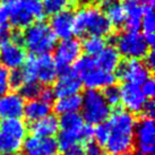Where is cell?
Listing matches in <instances>:
<instances>
[{"mask_svg": "<svg viewBox=\"0 0 155 155\" xmlns=\"http://www.w3.org/2000/svg\"><path fill=\"white\" fill-rule=\"evenodd\" d=\"M137 119L125 109L117 108L105 121L108 138L104 150L110 155H129L135 148L134 133Z\"/></svg>", "mask_w": 155, "mask_h": 155, "instance_id": "obj_1", "label": "cell"}, {"mask_svg": "<svg viewBox=\"0 0 155 155\" xmlns=\"http://www.w3.org/2000/svg\"><path fill=\"white\" fill-rule=\"evenodd\" d=\"M74 33L78 36L105 38L112 33V25L105 17L103 10L95 5L82 6L74 14Z\"/></svg>", "mask_w": 155, "mask_h": 155, "instance_id": "obj_2", "label": "cell"}, {"mask_svg": "<svg viewBox=\"0 0 155 155\" xmlns=\"http://www.w3.org/2000/svg\"><path fill=\"white\" fill-rule=\"evenodd\" d=\"M71 69L79 77L83 86L87 90L102 91L109 86L116 85V73H108L99 68L95 65L93 57L81 56Z\"/></svg>", "mask_w": 155, "mask_h": 155, "instance_id": "obj_3", "label": "cell"}, {"mask_svg": "<svg viewBox=\"0 0 155 155\" xmlns=\"http://www.w3.org/2000/svg\"><path fill=\"white\" fill-rule=\"evenodd\" d=\"M57 44V38L49 24L38 21L27 26L22 33V45L32 56L50 54Z\"/></svg>", "mask_w": 155, "mask_h": 155, "instance_id": "obj_4", "label": "cell"}, {"mask_svg": "<svg viewBox=\"0 0 155 155\" xmlns=\"http://www.w3.org/2000/svg\"><path fill=\"white\" fill-rule=\"evenodd\" d=\"M28 136V127L22 119L0 121V155H18Z\"/></svg>", "mask_w": 155, "mask_h": 155, "instance_id": "obj_5", "label": "cell"}, {"mask_svg": "<svg viewBox=\"0 0 155 155\" xmlns=\"http://www.w3.org/2000/svg\"><path fill=\"white\" fill-rule=\"evenodd\" d=\"M26 82H38L41 85H50L58 77V68L50 54L32 56L26 59L21 68Z\"/></svg>", "mask_w": 155, "mask_h": 155, "instance_id": "obj_6", "label": "cell"}, {"mask_svg": "<svg viewBox=\"0 0 155 155\" xmlns=\"http://www.w3.org/2000/svg\"><path fill=\"white\" fill-rule=\"evenodd\" d=\"M9 6L8 23L16 30H25L44 16L41 0H18Z\"/></svg>", "mask_w": 155, "mask_h": 155, "instance_id": "obj_7", "label": "cell"}, {"mask_svg": "<svg viewBox=\"0 0 155 155\" xmlns=\"http://www.w3.org/2000/svg\"><path fill=\"white\" fill-rule=\"evenodd\" d=\"M82 114L90 126H97L109 119L112 108L107 103L101 91L87 90L82 96Z\"/></svg>", "mask_w": 155, "mask_h": 155, "instance_id": "obj_8", "label": "cell"}, {"mask_svg": "<svg viewBox=\"0 0 155 155\" xmlns=\"http://www.w3.org/2000/svg\"><path fill=\"white\" fill-rule=\"evenodd\" d=\"M116 50L120 56L126 59H137L145 58L150 52V47L146 40L139 31H124L114 38Z\"/></svg>", "mask_w": 155, "mask_h": 155, "instance_id": "obj_9", "label": "cell"}, {"mask_svg": "<svg viewBox=\"0 0 155 155\" xmlns=\"http://www.w3.org/2000/svg\"><path fill=\"white\" fill-rule=\"evenodd\" d=\"M53 60L58 68V73L71 69L74 64L82 56V44L75 38L61 40L53 49Z\"/></svg>", "mask_w": 155, "mask_h": 155, "instance_id": "obj_10", "label": "cell"}, {"mask_svg": "<svg viewBox=\"0 0 155 155\" xmlns=\"http://www.w3.org/2000/svg\"><path fill=\"white\" fill-rule=\"evenodd\" d=\"M116 76L120 81L140 86L143 83L151 77V70L147 68L144 61L137 59H127L120 62L116 70Z\"/></svg>", "mask_w": 155, "mask_h": 155, "instance_id": "obj_11", "label": "cell"}, {"mask_svg": "<svg viewBox=\"0 0 155 155\" xmlns=\"http://www.w3.org/2000/svg\"><path fill=\"white\" fill-rule=\"evenodd\" d=\"M134 145L138 152L153 153L155 148V124L152 118L137 120L134 133Z\"/></svg>", "mask_w": 155, "mask_h": 155, "instance_id": "obj_12", "label": "cell"}, {"mask_svg": "<svg viewBox=\"0 0 155 155\" xmlns=\"http://www.w3.org/2000/svg\"><path fill=\"white\" fill-rule=\"evenodd\" d=\"M26 59V50L21 43L10 40L0 47V65L10 71L22 68Z\"/></svg>", "mask_w": 155, "mask_h": 155, "instance_id": "obj_13", "label": "cell"}, {"mask_svg": "<svg viewBox=\"0 0 155 155\" xmlns=\"http://www.w3.org/2000/svg\"><path fill=\"white\" fill-rule=\"evenodd\" d=\"M119 90H120V103L122 104V108L133 114L142 113L147 99L143 94L140 86L125 83L122 86L119 87Z\"/></svg>", "mask_w": 155, "mask_h": 155, "instance_id": "obj_14", "label": "cell"}, {"mask_svg": "<svg viewBox=\"0 0 155 155\" xmlns=\"http://www.w3.org/2000/svg\"><path fill=\"white\" fill-rule=\"evenodd\" d=\"M25 100L18 92L8 91L0 95V121L9 119H22Z\"/></svg>", "mask_w": 155, "mask_h": 155, "instance_id": "obj_15", "label": "cell"}, {"mask_svg": "<svg viewBox=\"0 0 155 155\" xmlns=\"http://www.w3.org/2000/svg\"><path fill=\"white\" fill-rule=\"evenodd\" d=\"M58 151L56 138L30 135L23 143V155H54Z\"/></svg>", "mask_w": 155, "mask_h": 155, "instance_id": "obj_16", "label": "cell"}, {"mask_svg": "<svg viewBox=\"0 0 155 155\" xmlns=\"http://www.w3.org/2000/svg\"><path fill=\"white\" fill-rule=\"evenodd\" d=\"M82 82L73 69L58 74V77L53 83V93L56 97H64L69 95L79 94L82 90Z\"/></svg>", "mask_w": 155, "mask_h": 155, "instance_id": "obj_17", "label": "cell"}, {"mask_svg": "<svg viewBox=\"0 0 155 155\" xmlns=\"http://www.w3.org/2000/svg\"><path fill=\"white\" fill-rule=\"evenodd\" d=\"M74 22H75L74 13L70 10H67L64 13L57 14L54 16H51L49 26L57 39L65 40L73 38V35L75 34Z\"/></svg>", "mask_w": 155, "mask_h": 155, "instance_id": "obj_18", "label": "cell"}, {"mask_svg": "<svg viewBox=\"0 0 155 155\" xmlns=\"http://www.w3.org/2000/svg\"><path fill=\"white\" fill-rule=\"evenodd\" d=\"M148 0H126L124 8L126 13V21L124 26L126 31L137 32L140 30V21H142L144 7Z\"/></svg>", "mask_w": 155, "mask_h": 155, "instance_id": "obj_19", "label": "cell"}, {"mask_svg": "<svg viewBox=\"0 0 155 155\" xmlns=\"http://www.w3.org/2000/svg\"><path fill=\"white\" fill-rule=\"evenodd\" d=\"M51 104L38 97V99L30 100V101L25 102L23 117L25 118L26 121L33 124V122L42 119L44 117L51 114Z\"/></svg>", "mask_w": 155, "mask_h": 155, "instance_id": "obj_20", "label": "cell"}, {"mask_svg": "<svg viewBox=\"0 0 155 155\" xmlns=\"http://www.w3.org/2000/svg\"><path fill=\"white\" fill-rule=\"evenodd\" d=\"M30 129L32 131V135L35 136L54 138V136L59 133V119L57 118V116L49 114L31 124Z\"/></svg>", "mask_w": 155, "mask_h": 155, "instance_id": "obj_21", "label": "cell"}, {"mask_svg": "<svg viewBox=\"0 0 155 155\" xmlns=\"http://www.w3.org/2000/svg\"><path fill=\"white\" fill-rule=\"evenodd\" d=\"M120 57L121 56L118 53L113 45H105L103 50L93 58H94L95 65L99 68L108 73H116L118 66L121 62Z\"/></svg>", "mask_w": 155, "mask_h": 155, "instance_id": "obj_22", "label": "cell"}, {"mask_svg": "<svg viewBox=\"0 0 155 155\" xmlns=\"http://www.w3.org/2000/svg\"><path fill=\"white\" fill-rule=\"evenodd\" d=\"M82 109V95L75 94L64 96V97H57L53 104V110L57 114L65 116L70 113H78Z\"/></svg>", "mask_w": 155, "mask_h": 155, "instance_id": "obj_23", "label": "cell"}, {"mask_svg": "<svg viewBox=\"0 0 155 155\" xmlns=\"http://www.w3.org/2000/svg\"><path fill=\"white\" fill-rule=\"evenodd\" d=\"M102 10L112 27L124 26L126 21V13L122 4H120L117 0H110L109 2L104 4V9Z\"/></svg>", "mask_w": 155, "mask_h": 155, "instance_id": "obj_24", "label": "cell"}, {"mask_svg": "<svg viewBox=\"0 0 155 155\" xmlns=\"http://www.w3.org/2000/svg\"><path fill=\"white\" fill-rule=\"evenodd\" d=\"M81 44H82V51L85 52L88 57L97 56L107 45L104 38L93 36V35L85 36L84 41L81 42Z\"/></svg>", "mask_w": 155, "mask_h": 155, "instance_id": "obj_25", "label": "cell"}, {"mask_svg": "<svg viewBox=\"0 0 155 155\" xmlns=\"http://www.w3.org/2000/svg\"><path fill=\"white\" fill-rule=\"evenodd\" d=\"M155 0H148L144 7L140 28L144 31V34H151L155 31V16H154Z\"/></svg>", "mask_w": 155, "mask_h": 155, "instance_id": "obj_26", "label": "cell"}, {"mask_svg": "<svg viewBox=\"0 0 155 155\" xmlns=\"http://www.w3.org/2000/svg\"><path fill=\"white\" fill-rule=\"evenodd\" d=\"M42 6L44 15L54 16L57 14L70 10L74 6V0H43Z\"/></svg>", "mask_w": 155, "mask_h": 155, "instance_id": "obj_27", "label": "cell"}, {"mask_svg": "<svg viewBox=\"0 0 155 155\" xmlns=\"http://www.w3.org/2000/svg\"><path fill=\"white\" fill-rule=\"evenodd\" d=\"M42 85L39 84L38 82H26L22 85V87L18 90V93L22 96L24 100H34L38 99L40 96V93H41V90H42Z\"/></svg>", "mask_w": 155, "mask_h": 155, "instance_id": "obj_28", "label": "cell"}, {"mask_svg": "<svg viewBox=\"0 0 155 155\" xmlns=\"http://www.w3.org/2000/svg\"><path fill=\"white\" fill-rule=\"evenodd\" d=\"M102 94L104 96V100L111 108H116L120 104V90L116 85L104 88Z\"/></svg>", "mask_w": 155, "mask_h": 155, "instance_id": "obj_29", "label": "cell"}, {"mask_svg": "<svg viewBox=\"0 0 155 155\" xmlns=\"http://www.w3.org/2000/svg\"><path fill=\"white\" fill-rule=\"evenodd\" d=\"M25 83V78L23 76L21 68L16 70H12L9 74V86L13 90H19Z\"/></svg>", "mask_w": 155, "mask_h": 155, "instance_id": "obj_30", "label": "cell"}, {"mask_svg": "<svg viewBox=\"0 0 155 155\" xmlns=\"http://www.w3.org/2000/svg\"><path fill=\"white\" fill-rule=\"evenodd\" d=\"M9 74H10V71L8 69L0 65V95L5 94L6 92H8L10 90V86H9Z\"/></svg>", "mask_w": 155, "mask_h": 155, "instance_id": "obj_31", "label": "cell"}, {"mask_svg": "<svg viewBox=\"0 0 155 155\" xmlns=\"http://www.w3.org/2000/svg\"><path fill=\"white\" fill-rule=\"evenodd\" d=\"M140 90H142L143 94L145 95L147 100H152L155 95V82L152 77H150L147 81L143 83L140 85Z\"/></svg>", "mask_w": 155, "mask_h": 155, "instance_id": "obj_32", "label": "cell"}, {"mask_svg": "<svg viewBox=\"0 0 155 155\" xmlns=\"http://www.w3.org/2000/svg\"><path fill=\"white\" fill-rule=\"evenodd\" d=\"M84 150H85V155H104L103 147L100 146L94 140H90V142L85 143Z\"/></svg>", "mask_w": 155, "mask_h": 155, "instance_id": "obj_33", "label": "cell"}, {"mask_svg": "<svg viewBox=\"0 0 155 155\" xmlns=\"http://www.w3.org/2000/svg\"><path fill=\"white\" fill-rule=\"evenodd\" d=\"M12 31L7 24H0V47L7 43L12 39Z\"/></svg>", "mask_w": 155, "mask_h": 155, "instance_id": "obj_34", "label": "cell"}, {"mask_svg": "<svg viewBox=\"0 0 155 155\" xmlns=\"http://www.w3.org/2000/svg\"><path fill=\"white\" fill-rule=\"evenodd\" d=\"M39 99L43 100V101H45V102H48V103L51 104L52 102L54 101V99H56V95H54V93H53L52 88L45 86V87H42L41 93H40Z\"/></svg>", "mask_w": 155, "mask_h": 155, "instance_id": "obj_35", "label": "cell"}, {"mask_svg": "<svg viewBox=\"0 0 155 155\" xmlns=\"http://www.w3.org/2000/svg\"><path fill=\"white\" fill-rule=\"evenodd\" d=\"M62 155H85V150H84V145L82 144H75L69 148L65 150Z\"/></svg>", "mask_w": 155, "mask_h": 155, "instance_id": "obj_36", "label": "cell"}, {"mask_svg": "<svg viewBox=\"0 0 155 155\" xmlns=\"http://www.w3.org/2000/svg\"><path fill=\"white\" fill-rule=\"evenodd\" d=\"M142 113L144 114L143 117L152 118V119H153V117H154V114H155V104H154V102H153V100H147L145 105H144V108H143Z\"/></svg>", "mask_w": 155, "mask_h": 155, "instance_id": "obj_37", "label": "cell"}, {"mask_svg": "<svg viewBox=\"0 0 155 155\" xmlns=\"http://www.w3.org/2000/svg\"><path fill=\"white\" fill-rule=\"evenodd\" d=\"M9 6L6 4H0V24L8 23Z\"/></svg>", "mask_w": 155, "mask_h": 155, "instance_id": "obj_38", "label": "cell"}, {"mask_svg": "<svg viewBox=\"0 0 155 155\" xmlns=\"http://www.w3.org/2000/svg\"><path fill=\"white\" fill-rule=\"evenodd\" d=\"M145 65H146V67L150 70H152V69L154 68L155 66V54L153 51H150L148 53L146 54V57H145V62H144Z\"/></svg>", "mask_w": 155, "mask_h": 155, "instance_id": "obj_39", "label": "cell"}, {"mask_svg": "<svg viewBox=\"0 0 155 155\" xmlns=\"http://www.w3.org/2000/svg\"><path fill=\"white\" fill-rule=\"evenodd\" d=\"M144 38H145V40H146L148 47L151 48V47H153V45H154V43H155L154 33H151V34H144Z\"/></svg>", "mask_w": 155, "mask_h": 155, "instance_id": "obj_40", "label": "cell"}, {"mask_svg": "<svg viewBox=\"0 0 155 155\" xmlns=\"http://www.w3.org/2000/svg\"><path fill=\"white\" fill-rule=\"evenodd\" d=\"M1 1H2V4L12 5V4H14V2H16V1H18V0H1Z\"/></svg>", "mask_w": 155, "mask_h": 155, "instance_id": "obj_41", "label": "cell"}, {"mask_svg": "<svg viewBox=\"0 0 155 155\" xmlns=\"http://www.w3.org/2000/svg\"><path fill=\"white\" fill-rule=\"evenodd\" d=\"M131 155H154L153 153H143V152H135V153H133Z\"/></svg>", "mask_w": 155, "mask_h": 155, "instance_id": "obj_42", "label": "cell"}, {"mask_svg": "<svg viewBox=\"0 0 155 155\" xmlns=\"http://www.w3.org/2000/svg\"><path fill=\"white\" fill-rule=\"evenodd\" d=\"M91 1L96 2V4H107V2H109L110 0H91Z\"/></svg>", "mask_w": 155, "mask_h": 155, "instance_id": "obj_43", "label": "cell"}, {"mask_svg": "<svg viewBox=\"0 0 155 155\" xmlns=\"http://www.w3.org/2000/svg\"><path fill=\"white\" fill-rule=\"evenodd\" d=\"M108 155H110V154H108Z\"/></svg>", "mask_w": 155, "mask_h": 155, "instance_id": "obj_44", "label": "cell"}]
</instances>
